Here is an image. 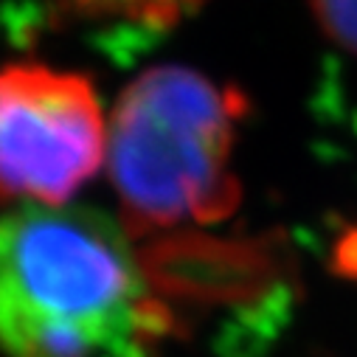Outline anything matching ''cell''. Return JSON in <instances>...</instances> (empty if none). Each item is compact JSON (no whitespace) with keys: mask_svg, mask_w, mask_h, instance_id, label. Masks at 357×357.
<instances>
[{"mask_svg":"<svg viewBox=\"0 0 357 357\" xmlns=\"http://www.w3.org/2000/svg\"><path fill=\"white\" fill-rule=\"evenodd\" d=\"M59 3L82 17H93V20L169 29L186 12H192L200 0H59Z\"/></svg>","mask_w":357,"mask_h":357,"instance_id":"obj_4","label":"cell"},{"mask_svg":"<svg viewBox=\"0 0 357 357\" xmlns=\"http://www.w3.org/2000/svg\"><path fill=\"white\" fill-rule=\"evenodd\" d=\"M326 37L357 56V0H310Z\"/></svg>","mask_w":357,"mask_h":357,"instance_id":"obj_5","label":"cell"},{"mask_svg":"<svg viewBox=\"0 0 357 357\" xmlns=\"http://www.w3.org/2000/svg\"><path fill=\"white\" fill-rule=\"evenodd\" d=\"M107 130L91 82L45 65L0 68V200L65 206L99 172Z\"/></svg>","mask_w":357,"mask_h":357,"instance_id":"obj_3","label":"cell"},{"mask_svg":"<svg viewBox=\"0 0 357 357\" xmlns=\"http://www.w3.org/2000/svg\"><path fill=\"white\" fill-rule=\"evenodd\" d=\"M160 329L124 225L68 206L0 214V357H141Z\"/></svg>","mask_w":357,"mask_h":357,"instance_id":"obj_1","label":"cell"},{"mask_svg":"<svg viewBox=\"0 0 357 357\" xmlns=\"http://www.w3.org/2000/svg\"><path fill=\"white\" fill-rule=\"evenodd\" d=\"M242 113V93L181 65L152 68L127 87L107 127V166L130 236L236 208L231 152Z\"/></svg>","mask_w":357,"mask_h":357,"instance_id":"obj_2","label":"cell"}]
</instances>
